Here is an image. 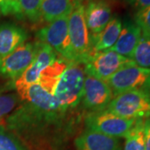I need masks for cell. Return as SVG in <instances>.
<instances>
[{
    "label": "cell",
    "instance_id": "10",
    "mask_svg": "<svg viewBox=\"0 0 150 150\" xmlns=\"http://www.w3.org/2000/svg\"><path fill=\"white\" fill-rule=\"evenodd\" d=\"M113 98V93L106 81L85 74L81 103L90 112L105 110Z\"/></svg>",
    "mask_w": 150,
    "mask_h": 150
},
{
    "label": "cell",
    "instance_id": "13",
    "mask_svg": "<svg viewBox=\"0 0 150 150\" xmlns=\"http://www.w3.org/2000/svg\"><path fill=\"white\" fill-rule=\"evenodd\" d=\"M17 94L19 97L20 101L28 103L41 110L47 112L60 111L54 95L43 88L38 83L28 86L23 90L18 92Z\"/></svg>",
    "mask_w": 150,
    "mask_h": 150
},
{
    "label": "cell",
    "instance_id": "5",
    "mask_svg": "<svg viewBox=\"0 0 150 150\" xmlns=\"http://www.w3.org/2000/svg\"><path fill=\"white\" fill-rule=\"evenodd\" d=\"M83 65L85 74L106 81L124 67L136 64L131 59L108 49L91 54Z\"/></svg>",
    "mask_w": 150,
    "mask_h": 150
},
{
    "label": "cell",
    "instance_id": "27",
    "mask_svg": "<svg viewBox=\"0 0 150 150\" xmlns=\"http://www.w3.org/2000/svg\"><path fill=\"white\" fill-rule=\"evenodd\" d=\"M145 150H150V118L144 120Z\"/></svg>",
    "mask_w": 150,
    "mask_h": 150
},
{
    "label": "cell",
    "instance_id": "16",
    "mask_svg": "<svg viewBox=\"0 0 150 150\" xmlns=\"http://www.w3.org/2000/svg\"><path fill=\"white\" fill-rule=\"evenodd\" d=\"M122 29V21L117 16L112 17L102 32L92 40L91 54L110 49L118 40Z\"/></svg>",
    "mask_w": 150,
    "mask_h": 150
},
{
    "label": "cell",
    "instance_id": "11",
    "mask_svg": "<svg viewBox=\"0 0 150 150\" xmlns=\"http://www.w3.org/2000/svg\"><path fill=\"white\" fill-rule=\"evenodd\" d=\"M84 18L92 42L112 18L111 6L105 0L88 1L84 6Z\"/></svg>",
    "mask_w": 150,
    "mask_h": 150
},
{
    "label": "cell",
    "instance_id": "19",
    "mask_svg": "<svg viewBox=\"0 0 150 150\" xmlns=\"http://www.w3.org/2000/svg\"><path fill=\"white\" fill-rule=\"evenodd\" d=\"M123 150H145L144 120H137L125 136Z\"/></svg>",
    "mask_w": 150,
    "mask_h": 150
},
{
    "label": "cell",
    "instance_id": "26",
    "mask_svg": "<svg viewBox=\"0 0 150 150\" xmlns=\"http://www.w3.org/2000/svg\"><path fill=\"white\" fill-rule=\"evenodd\" d=\"M133 9L139 12L150 6V0H124Z\"/></svg>",
    "mask_w": 150,
    "mask_h": 150
},
{
    "label": "cell",
    "instance_id": "23",
    "mask_svg": "<svg viewBox=\"0 0 150 150\" xmlns=\"http://www.w3.org/2000/svg\"><path fill=\"white\" fill-rule=\"evenodd\" d=\"M20 98L17 93H6L0 94V123L13 112Z\"/></svg>",
    "mask_w": 150,
    "mask_h": 150
},
{
    "label": "cell",
    "instance_id": "6",
    "mask_svg": "<svg viewBox=\"0 0 150 150\" xmlns=\"http://www.w3.org/2000/svg\"><path fill=\"white\" fill-rule=\"evenodd\" d=\"M113 97L129 91H144L150 93V69L138 65L124 67L106 80Z\"/></svg>",
    "mask_w": 150,
    "mask_h": 150
},
{
    "label": "cell",
    "instance_id": "9",
    "mask_svg": "<svg viewBox=\"0 0 150 150\" xmlns=\"http://www.w3.org/2000/svg\"><path fill=\"white\" fill-rule=\"evenodd\" d=\"M36 55V42H25L0 59V75L11 81L17 79L33 63Z\"/></svg>",
    "mask_w": 150,
    "mask_h": 150
},
{
    "label": "cell",
    "instance_id": "2",
    "mask_svg": "<svg viewBox=\"0 0 150 150\" xmlns=\"http://www.w3.org/2000/svg\"><path fill=\"white\" fill-rule=\"evenodd\" d=\"M83 0H74L69 17V34L75 63L83 64L91 54L90 35L84 18Z\"/></svg>",
    "mask_w": 150,
    "mask_h": 150
},
{
    "label": "cell",
    "instance_id": "15",
    "mask_svg": "<svg viewBox=\"0 0 150 150\" xmlns=\"http://www.w3.org/2000/svg\"><path fill=\"white\" fill-rule=\"evenodd\" d=\"M27 31L17 24H0V59L14 51L28 39Z\"/></svg>",
    "mask_w": 150,
    "mask_h": 150
},
{
    "label": "cell",
    "instance_id": "17",
    "mask_svg": "<svg viewBox=\"0 0 150 150\" xmlns=\"http://www.w3.org/2000/svg\"><path fill=\"white\" fill-rule=\"evenodd\" d=\"M71 63L73 62L66 60L62 57L57 59L42 72L38 83L47 91L54 94L59 78L68 69Z\"/></svg>",
    "mask_w": 150,
    "mask_h": 150
},
{
    "label": "cell",
    "instance_id": "29",
    "mask_svg": "<svg viewBox=\"0 0 150 150\" xmlns=\"http://www.w3.org/2000/svg\"><path fill=\"white\" fill-rule=\"evenodd\" d=\"M0 15H1V12H0Z\"/></svg>",
    "mask_w": 150,
    "mask_h": 150
},
{
    "label": "cell",
    "instance_id": "12",
    "mask_svg": "<svg viewBox=\"0 0 150 150\" xmlns=\"http://www.w3.org/2000/svg\"><path fill=\"white\" fill-rule=\"evenodd\" d=\"M77 150H122L119 139L86 129L74 140Z\"/></svg>",
    "mask_w": 150,
    "mask_h": 150
},
{
    "label": "cell",
    "instance_id": "22",
    "mask_svg": "<svg viewBox=\"0 0 150 150\" xmlns=\"http://www.w3.org/2000/svg\"><path fill=\"white\" fill-rule=\"evenodd\" d=\"M0 150H28L14 134L0 123Z\"/></svg>",
    "mask_w": 150,
    "mask_h": 150
},
{
    "label": "cell",
    "instance_id": "4",
    "mask_svg": "<svg viewBox=\"0 0 150 150\" xmlns=\"http://www.w3.org/2000/svg\"><path fill=\"white\" fill-rule=\"evenodd\" d=\"M69 14H66L48 23L38 30L36 37L38 41L48 44L60 57L74 62L69 34Z\"/></svg>",
    "mask_w": 150,
    "mask_h": 150
},
{
    "label": "cell",
    "instance_id": "3",
    "mask_svg": "<svg viewBox=\"0 0 150 150\" xmlns=\"http://www.w3.org/2000/svg\"><path fill=\"white\" fill-rule=\"evenodd\" d=\"M106 110L128 119L150 118V93L144 91H129L113 97Z\"/></svg>",
    "mask_w": 150,
    "mask_h": 150
},
{
    "label": "cell",
    "instance_id": "28",
    "mask_svg": "<svg viewBox=\"0 0 150 150\" xmlns=\"http://www.w3.org/2000/svg\"><path fill=\"white\" fill-rule=\"evenodd\" d=\"M88 1H92V0H88Z\"/></svg>",
    "mask_w": 150,
    "mask_h": 150
},
{
    "label": "cell",
    "instance_id": "21",
    "mask_svg": "<svg viewBox=\"0 0 150 150\" xmlns=\"http://www.w3.org/2000/svg\"><path fill=\"white\" fill-rule=\"evenodd\" d=\"M23 19L33 23L41 21V0H18Z\"/></svg>",
    "mask_w": 150,
    "mask_h": 150
},
{
    "label": "cell",
    "instance_id": "25",
    "mask_svg": "<svg viewBox=\"0 0 150 150\" xmlns=\"http://www.w3.org/2000/svg\"><path fill=\"white\" fill-rule=\"evenodd\" d=\"M0 12L4 16L12 15L23 19L18 0H0Z\"/></svg>",
    "mask_w": 150,
    "mask_h": 150
},
{
    "label": "cell",
    "instance_id": "18",
    "mask_svg": "<svg viewBox=\"0 0 150 150\" xmlns=\"http://www.w3.org/2000/svg\"><path fill=\"white\" fill-rule=\"evenodd\" d=\"M74 0H41V18L50 23L60 17L69 14Z\"/></svg>",
    "mask_w": 150,
    "mask_h": 150
},
{
    "label": "cell",
    "instance_id": "20",
    "mask_svg": "<svg viewBox=\"0 0 150 150\" xmlns=\"http://www.w3.org/2000/svg\"><path fill=\"white\" fill-rule=\"evenodd\" d=\"M131 59L139 67L150 69V38L141 37Z\"/></svg>",
    "mask_w": 150,
    "mask_h": 150
},
{
    "label": "cell",
    "instance_id": "7",
    "mask_svg": "<svg viewBox=\"0 0 150 150\" xmlns=\"http://www.w3.org/2000/svg\"><path fill=\"white\" fill-rule=\"evenodd\" d=\"M137 120L128 119L108 110L89 112L84 119L87 129L113 138H125Z\"/></svg>",
    "mask_w": 150,
    "mask_h": 150
},
{
    "label": "cell",
    "instance_id": "24",
    "mask_svg": "<svg viewBox=\"0 0 150 150\" xmlns=\"http://www.w3.org/2000/svg\"><path fill=\"white\" fill-rule=\"evenodd\" d=\"M134 23L141 29L143 37L150 38V6L135 13Z\"/></svg>",
    "mask_w": 150,
    "mask_h": 150
},
{
    "label": "cell",
    "instance_id": "8",
    "mask_svg": "<svg viewBox=\"0 0 150 150\" xmlns=\"http://www.w3.org/2000/svg\"><path fill=\"white\" fill-rule=\"evenodd\" d=\"M58 54L46 43L36 41V55L30 66L12 84L17 93L38 83L43 70L57 59Z\"/></svg>",
    "mask_w": 150,
    "mask_h": 150
},
{
    "label": "cell",
    "instance_id": "1",
    "mask_svg": "<svg viewBox=\"0 0 150 150\" xmlns=\"http://www.w3.org/2000/svg\"><path fill=\"white\" fill-rule=\"evenodd\" d=\"M84 78L83 65L74 62L61 75L53 94L61 112H69L80 103Z\"/></svg>",
    "mask_w": 150,
    "mask_h": 150
},
{
    "label": "cell",
    "instance_id": "14",
    "mask_svg": "<svg viewBox=\"0 0 150 150\" xmlns=\"http://www.w3.org/2000/svg\"><path fill=\"white\" fill-rule=\"evenodd\" d=\"M142 37L139 27L131 20H125L122 23V29L115 44L110 50L116 52L123 57L131 59L134 49L137 47Z\"/></svg>",
    "mask_w": 150,
    "mask_h": 150
}]
</instances>
